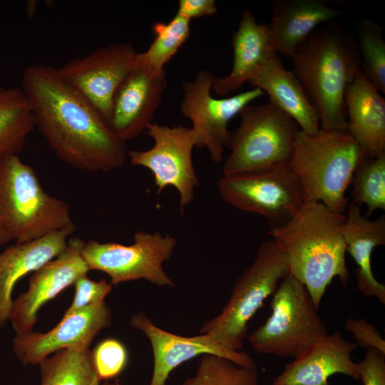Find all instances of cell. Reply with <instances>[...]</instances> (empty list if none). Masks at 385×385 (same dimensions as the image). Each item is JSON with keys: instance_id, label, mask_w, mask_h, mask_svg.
<instances>
[{"instance_id": "6da1fadb", "label": "cell", "mask_w": 385, "mask_h": 385, "mask_svg": "<svg viewBox=\"0 0 385 385\" xmlns=\"http://www.w3.org/2000/svg\"><path fill=\"white\" fill-rule=\"evenodd\" d=\"M21 88L36 127L63 163L88 172H109L125 165L126 143L88 99L61 78L56 68L27 66Z\"/></svg>"}, {"instance_id": "7a4b0ae2", "label": "cell", "mask_w": 385, "mask_h": 385, "mask_svg": "<svg viewBox=\"0 0 385 385\" xmlns=\"http://www.w3.org/2000/svg\"><path fill=\"white\" fill-rule=\"evenodd\" d=\"M346 215L319 202H306L282 226L270 230L272 240L287 258L289 272L307 289L319 309L334 277L349 280L342 233Z\"/></svg>"}, {"instance_id": "3957f363", "label": "cell", "mask_w": 385, "mask_h": 385, "mask_svg": "<svg viewBox=\"0 0 385 385\" xmlns=\"http://www.w3.org/2000/svg\"><path fill=\"white\" fill-rule=\"evenodd\" d=\"M293 73L319 119L320 129L347 132L344 96L361 68L359 48L336 25L316 29L298 47Z\"/></svg>"}, {"instance_id": "277c9868", "label": "cell", "mask_w": 385, "mask_h": 385, "mask_svg": "<svg viewBox=\"0 0 385 385\" xmlns=\"http://www.w3.org/2000/svg\"><path fill=\"white\" fill-rule=\"evenodd\" d=\"M363 158L359 145L348 132L319 129L309 134L299 130L289 164L304 202H319L343 213L348 205L346 191Z\"/></svg>"}, {"instance_id": "5b68a950", "label": "cell", "mask_w": 385, "mask_h": 385, "mask_svg": "<svg viewBox=\"0 0 385 385\" xmlns=\"http://www.w3.org/2000/svg\"><path fill=\"white\" fill-rule=\"evenodd\" d=\"M69 206L47 193L18 155L0 160V226L16 243L73 224Z\"/></svg>"}, {"instance_id": "8992f818", "label": "cell", "mask_w": 385, "mask_h": 385, "mask_svg": "<svg viewBox=\"0 0 385 385\" xmlns=\"http://www.w3.org/2000/svg\"><path fill=\"white\" fill-rule=\"evenodd\" d=\"M289 273L284 252L272 240L262 241L251 265L235 281L221 312L207 321L199 332L227 349L239 351L247 337L249 322Z\"/></svg>"}, {"instance_id": "52a82bcc", "label": "cell", "mask_w": 385, "mask_h": 385, "mask_svg": "<svg viewBox=\"0 0 385 385\" xmlns=\"http://www.w3.org/2000/svg\"><path fill=\"white\" fill-rule=\"evenodd\" d=\"M271 314L248 337L262 354L296 358L327 334V328L306 287L290 272L270 302Z\"/></svg>"}, {"instance_id": "ba28073f", "label": "cell", "mask_w": 385, "mask_h": 385, "mask_svg": "<svg viewBox=\"0 0 385 385\" xmlns=\"http://www.w3.org/2000/svg\"><path fill=\"white\" fill-rule=\"evenodd\" d=\"M240 125L230 131L227 148L230 153L222 175L252 172L287 163L297 123L274 103L247 105L240 112Z\"/></svg>"}, {"instance_id": "9c48e42d", "label": "cell", "mask_w": 385, "mask_h": 385, "mask_svg": "<svg viewBox=\"0 0 385 385\" xmlns=\"http://www.w3.org/2000/svg\"><path fill=\"white\" fill-rule=\"evenodd\" d=\"M220 197L235 208L264 217L270 228L282 226L304 203L301 188L289 162L258 170L222 175Z\"/></svg>"}, {"instance_id": "30bf717a", "label": "cell", "mask_w": 385, "mask_h": 385, "mask_svg": "<svg viewBox=\"0 0 385 385\" xmlns=\"http://www.w3.org/2000/svg\"><path fill=\"white\" fill-rule=\"evenodd\" d=\"M176 245V238L170 234L138 231L130 245L96 240L85 242L82 256L90 270L107 274L111 285L143 279L157 286L174 287L163 264L171 258Z\"/></svg>"}, {"instance_id": "8fae6325", "label": "cell", "mask_w": 385, "mask_h": 385, "mask_svg": "<svg viewBox=\"0 0 385 385\" xmlns=\"http://www.w3.org/2000/svg\"><path fill=\"white\" fill-rule=\"evenodd\" d=\"M215 76L207 70L197 72L193 81L183 83L180 112L192 123L195 148H206L211 159L220 163L227 146L230 120L264 92L254 88L225 98L211 94Z\"/></svg>"}, {"instance_id": "7c38bea8", "label": "cell", "mask_w": 385, "mask_h": 385, "mask_svg": "<svg viewBox=\"0 0 385 385\" xmlns=\"http://www.w3.org/2000/svg\"><path fill=\"white\" fill-rule=\"evenodd\" d=\"M146 132L153 140V146L145 150L128 152L130 162L153 173L158 195L167 187L175 188L179 194L180 212L183 215L199 184L192 158L195 148L192 129L181 125L170 127L152 123Z\"/></svg>"}, {"instance_id": "4fadbf2b", "label": "cell", "mask_w": 385, "mask_h": 385, "mask_svg": "<svg viewBox=\"0 0 385 385\" xmlns=\"http://www.w3.org/2000/svg\"><path fill=\"white\" fill-rule=\"evenodd\" d=\"M138 52L130 43H111L57 68L66 83L88 99L108 122L117 88L135 66Z\"/></svg>"}, {"instance_id": "5bb4252c", "label": "cell", "mask_w": 385, "mask_h": 385, "mask_svg": "<svg viewBox=\"0 0 385 385\" xmlns=\"http://www.w3.org/2000/svg\"><path fill=\"white\" fill-rule=\"evenodd\" d=\"M111 323V309L105 300L100 301L62 318L47 332L31 330L16 334L12 349L24 366L38 364L61 349H89L96 335Z\"/></svg>"}, {"instance_id": "9a60e30c", "label": "cell", "mask_w": 385, "mask_h": 385, "mask_svg": "<svg viewBox=\"0 0 385 385\" xmlns=\"http://www.w3.org/2000/svg\"><path fill=\"white\" fill-rule=\"evenodd\" d=\"M85 242L70 238L56 257L33 272L26 292L13 300L9 319L16 334L31 331L40 308L90 271L82 256Z\"/></svg>"}, {"instance_id": "2e32d148", "label": "cell", "mask_w": 385, "mask_h": 385, "mask_svg": "<svg viewBox=\"0 0 385 385\" xmlns=\"http://www.w3.org/2000/svg\"><path fill=\"white\" fill-rule=\"evenodd\" d=\"M130 325L143 332L151 344L154 363L149 385H166L173 370L201 354L219 356L241 367L257 370L247 352L227 349L205 334L187 337L168 332L156 326L143 311L131 317Z\"/></svg>"}, {"instance_id": "e0dca14e", "label": "cell", "mask_w": 385, "mask_h": 385, "mask_svg": "<svg viewBox=\"0 0 385 385\" xmlns=\"http://www.w3.org/2000/svg\"><path fill=\"white\" fill-rule=\"evenodd\" d=\"M165 71L153 73L138 60L114 93L108 125L126 143L153 122L167 88Z\"/></svg>"}, {"instance_id": "ac0fdd59", "label": "cell", "mask_w": 385, "mask_h": 385, "mask_svg": "<svg viewBox=\"0 0 385 385\" xmlns=\"http://www.w3.org/2000/svg\"><path fill=\"white\" fill-rule=\"evenodd\" d=\"M357 346L339 332L327 334L287 364L272 385H329L328 379L335 374L358 380L359 364L351 358Z\"/></svg>"}, {"instance_id": "d6986e66", "label": "cell", "mask_w": 385, "mask_h": 385, "mask_svg": "<svg viewBox=\"0 0 385 385\" xmlns=\"http://www.w3.org/2000/svg\"><path fill=\"white\" fill-rule=\"evenodd\" d=\"M74 224L41 237L15 243L0 252V327L9 318L13 304L12 292L16 282L56 257L66 248Z\"/></svg>"}, {"instance_id": "ffe728a7", "label": "cell", "mask_w": 385, "mask_h": 385, "mask_svg": "<svg viewBox=\"0 0 385 385\" xmlns=\"http://www.w3.org/2000/svg\"><path fill=\"white\" fill-rule=\"evenodd\" d=\"M344 103L347 132L364 158L385 153V101L361 68L346 88Z\"/></svg>"}, {"instance_id": "44dd1931", "label": "cell", "mask_w": 385, "mask_h": 385, "mask_svg": "<svg viewBox=\"0 0 385 385\" xmlns=\"http://www.w3.org/2000/svg\"><path fill=\"white\" fill-rule=\"evenodd\" d=\"M267 25L274 51L292 58L317 26L342 15L319 0H274Z\"/></svg>"}, {"instance_id": "7402d4cb", "label": "cell", "mask_w": 385, "mask_h": 385, "mask_svg": "<svg viewBox=\"0 0 385 385\" xmlns=\"http://www.w3.org/2000/svg\"><path fill=\"white\" fill-rule=\"evenodd\" d=\"M270 97V101L291 117L301 130L312 134L320 129L318 114L300 81L284 67L277 53H273L247 81Z\"/></svg>"}, {"instance_id": "603a6c76", "label": "cell", "mask_w": 385, "mask_h": 385, "mask_svg": "<svg viewBox=\"0 0 385 385\" xmlns=\"http://www.w3.org/2000/svg\"><path fill=\"white\" fill-rule=\"evenodd\" d=\"M233 63L226 76L215 77L212 88L220 96L239 90L273 53L267 25L257 23L252 13L245 9L232 38Z\"/></svg>"}, {"instance_id": "cb8c5ba5", "label": "cell", "mask_w": 385, "mask_h": 385, "mask_svg": "<svg viewBox=\"0 0 385 385\" xmlns=\"http://www.w3.org/2000/svg\"><path fill=\"white\" fill-rule=\"evenodd\" d=\"M342 233L348 252L357 265V288L366 297L385 304V285L374 276L371 258L374 249L385 245V216L371 220L354 202L348 206Z\"/></svg>"}, {"instance_id": "d4e9b609", "label": "cell", "mask_w": 385, "mask_h": 385, "mask_svg": "<svg viewBox=\"0 0 385 385\" xmlns=\"http://www.w3.org/2000/svg\"><path fill=\"white\" fill-rule=\"evenodd\" d=\"M35 127L31 104L21 87L0 86V160L18 155Z\"/></svg>"}, {"instance_id": "484cf974", "label": "cell", "mask_w": 385, "mask_h": 385, "mask_svg": "<svg viewBox=\"0 0 385 385\" xmlns=\"http://www.w3.org/2000/svg\"><path fill=\"white\" fill-rule=\"evenodd\" d=\"M41 385H101L89 349H63L39 364Z\"/></svg>"}, {"instance_id": "4316f807", "label": "cell", "mask_w": 385, "mask_h": 385, "mask_svg": "<svg viewBox=\"0 0 385 385\" xmlns=\"http://www.w3.org/2000/svg\"><path fill=\"white\" fill-rule=\"evenodd\" d=\"M190 21L178 14L168 23L156 22L152 29L155 38L148 49L138 53V60L151 73H160L190 35Z\"/></svg>"}, {"instance_id": "83f0119b", "label": "cell", "mask_w": 385, "mask_h": 385, "mask_svg": "<svg viewBox=\"0 0 385 385\" xmlns=\"http://www.w3.org/2000/svg\"><path fill=\"white\" fill-rule=\"evenodd\" d=\"M352 202L367 207L366 217L376 210H385V153L363 158L353 180Z\"/></svg>"}, {"instance_id": "f1b7e54d", "label": "cell", "mask_w": 385, "mask_h": 385, "mask_svg": "<svg viewBox=\"0 0 385 385\" xmlns=\"http://www.w3.org/2000/svg\"><path fill=\"white\" fill-rule=\"evenodd\" d=\"M181 385H258V374L224 357L204 354L195 374Z\"/></svg>"}, {"instance_id": "f546056e", "label": "cell", "mask_w": 385, "mask_h": 385, "mask_svg": "<svg viewBox=\"0 0 385 385\" xmlns=\"http://www.w3.org/2000/svg\"><path fill=\"white\" fill-rule=\"evenodd\" d=\"M361 69L370 83L385 93V41L381 28L370 19L357 27Z\"/></svg>"}, {"instance_id": "4dcf8cb0", "label": "cell", "mask_w": 385, "mask_h": 385, "mask_svg": "<svg viewBox=\"0 0 385 385\" xmlns=\"http://www.w3.org/2000/svg\"><path fill=\"white\" fill-rule=\"evenodd\" d=\"M93 361L101 381L118 376L125 369L128 354L124 344L114 338L99 342L91 351Z\"/></svg>"}, {"instance_id": "1f68e13d", "label": "cell", "mask_w": 385, "mask_h": 385, "mask_svg": "<svg viewBox=\"0 0 385 385\" xmlns=\"http://www.w3.org/2000/svg\"><path fill=\"white\" fill-rule=\"evenodd\" d=\"M73 285V300L62 318H66L92 304L105 300L106 297L112 291V285L106 279L94 281L88 277L87 274L78 278Z\"/></svg>"}, {"instance_id": "d6a6232c", "label": "cell", "mask_w": 385, "mask_h": 385, "mask_svg": "<svg viewBox=\"0 0 385 385\" xmlns=\"http://www.w3.org/2000/svg\"><path fill=\"white\" fill-rule=\"evenodd\" d=\"M345 327L351 333L356 344L367 349H373L385 354V340L378 329L363 318H346Z\"/></svg>"}, {"instance_id": "836d02e7", "label": "cell", "mask_w": 385, "mask_h": 385, "mask_svg": "<svg viewBox=\"0 0 385 385\" xmlns=\"http://www.w3.org/2000/svg\"><path fill=\"white\" fill-rule=\"evenodd\" d=\"M358 364L363 385H385V354L373 349H367Z\"/></svg>"}, {"instance_id": "e575fe53", "label": "cell", "mask_w": 385, "mask_h": 385, "mask_svg": "<svg viewBox=\"0 0 385 385\" xmlns=\"http://www.w3.org/2000/svg\"><path fill=\"white\" fill-rule=\"evenodd\" d=\"M217 12L214 0H180L176 14L190 21L192 19L213 16Z\"/></svg>"}, {"instance_id": "d590c367", "label": "cell", "mask_w": 385, "mask_h": 385, "mask_svg": "<svg viewBox=\"0 0 385 385\" xmlns=\"http://www.w3.org/2000/svg\"><path fill=\"white\" fill-rule=\"evenodd\" d=\"M11 240L9 234L0 226V248Z\"/></svg>"}, {"instance_id": "8d00e7d4", "label": "cell", "mask_w": 385, "mask_h": 385, "mask_svg": "<svg viewBox=\"0 0 385 385\" xmlns=\"http://www.w3.org/2000/svg\"><path fill=\"white\" fill-rule=\"evenodd\" d=\"M101 385H123L118 380H115L113 382L109 381V380L104 381Z\"/></svg>"}]
</instances>
